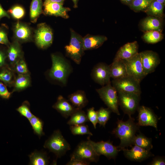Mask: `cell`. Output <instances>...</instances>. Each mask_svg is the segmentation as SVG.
Returning <instances> with one entry per match:
<instances>
[{
  "label": "cell",
  "instance_id": "1",
  "mask_svg": "<svg viewBox=\"0 0 165 165\" xmlns=\"http://www.w3.org/2000/svg\"><path fill=\"white\" fill-rule=\"evenodd\" d=\"M129 117V119L125 121L118 119L117 127L112 131V134L120 140V144L117 147L121 150L126 147L132 146L136 133L140 127L135 122L134 118L131 116Z\"/></svg>",
  "mask_w": 165,
  "mask_h": 165
},
{
  "label": "cell",
  "instance_id": "2",
  "mask_svg": "<svg viewBox=\"0 0 165 165\" xmlns=\"http://www.w3.org/2000/svg\"><path fill=\"white\" fill-rule=\"evenodd\" d=\"M51 58L52 66L49 76L52 79L65 85L71 72V66L64 58L61 56L53 54L51 55Z\"/></svg>",
  "mask_w": 165,
  "mask_h": 165
},
{
  "label": "cell",
  "instance_id": "3",
  "mask_svg": "<svg viewBox=\"0 0 165 165\" xmlns=\"http://www.w3.org/2000/svg\"><path fill=\"white\" fill-rule=\"evenodd\" d=\"M45 148L53 153L57 158H60L71 149L70 145L64 138L59 130H55L45 142Z\"/></svg>",
  "mask_w": 165,
  "mask_h": 165
},
{
  "label": "cell",
  "instance_id": "4",
  "mask_svg": "<svg viewBox=\"0 0 165 165\" xmlns=\"http://www.w3.org/2000/svg\"><path fill=\"white\" fill-rule=\"evenodd\" d=\"M69 43L65 47L67 56L77 64L80 63L85 50L83 38L73 30L70 29Z\"/></svg>",
  "mask_w": 165,
  "mask_h": 165
},
{
  "label": "cell",
  "instance_id": "5",
  "mask_svg": "<svg viewBox=\"0 0 165 165\" xmlns=\"http://www.w3.org/2000/svg\"><path fill=\"white\" fill-rule=\"evenodd\" d=\"M100 97L112 112L118 115L120 113L119 111V104L117 92L110 82L101 88L96 89Z\"/></svg>",
  "mask_w": 165,
  "mask_h": 165
},
{
  "label": "cell",
  "instance_id": "6",
  "mask_svg": "<svg viewBox=\"0 0 165 165\" xmlns=\"http://www.w3.org/2000/svg\"><path fill=\"white\" fill-rule=\"evenodd\" d=\"M118 104L124 114L131 116L139 106L140 95L131 93L117 92Z\"/></svg>",
  "mask_w": 165,
  "mask_h": 165
},
{
  "label": "cell",
  "instance_id": "7",
  "mask_svg": "<svg viewBox=\"0 0 165 165\" xmlns=\"http://www.w3.org/2000/svg\"><path fill=\"white\" fill-rule=\"evenodd\" d=\"M140 82L128 75L113 79L112 81V86L117 92L131 93L139 95L141 93Z\"/></svg>",
  "mask_w": 165,
  "mask_h": 165
},
{
  "label": "cell",
  "instance_id": "8",
  "mask_svg": "<svg viewBox=\"0 0 165 165\" xmlns=\"http://www.w3.org/2000/svg\"><path fill=\"white\" fill-rule=\"evenodd\" d=\"M100 156L95 152L87 140L81 142L78 145L71 157L90 163L92 162H97Z\"/></svg>",
  "mask_w": 165,
  "mask_h": 165
},
{
  "label": "cell",
  "instance_id": "9",
  "mask_svg": "<svg viewBox=\"0 0 165 165\" xmlns=\"http://www.w3.org/2000/svg\"><path fill=\"white\" fill-rule=\"evenodd\" d=\"M34 38L35 43L38 47L42 49H46L52 43V31L45 23L39 24L35 31Z\"/></svg>",
  "mask_w": 165,
  "mask_h": 165
},
{
  "label": "cell",
  "instance_id": "10",
  "mask_svg": "<svg viewBox=\"0 0 165 165\" xmlns=\"http://www.w3.org/2000/svg\"><path fill=\"white\" fill-rule=\"evenodd\" d=\"M87 140L98 155H103L109 159H115L121 150L117 146L114 145L110 141L95 142L91 140L89 137L88 138Z\"/></svg>",
  "mask_w": 165,
  "mask_h": 165
},
{
  "label": "cell",
  "instance_id": "11",
  "mask_svg": "<svg viewBox=\"0 0 165 165\" xmlns=\"http://www.w3.org/2000/svg\"><path fill=\"white\" fill-rule=\"evenodd\" d=\"M124 61L128 75L140 82L146 76L143 71L140 53H138L131 58Z\"/></svg>",
  "mask_w": 165,
  "mask_h": 165
},
{
  "label": "cell",
  "instance_id": "12",
  "mask_svg": "<svg viewBox=\"0 0 165 165\" xmlns=\"http://www.w3.org/2000/svg\"><path fill=\"white\" fill-rule=\"evenodd\" d=\"M138 124L139 126H152L157 130L158 118L150 108L144 106H139L137 110Z\"/></svg>",
  "mask_w": 165,
  "mask_h": 165
},
{
  "label": "cell",
  "instance_id": "13",
  "mask_svg": "<svg viewBox=\"0 0 165 165\" xmlns=\"http://www.w3.org/2000/svg\"><path fill=\"white\" fill-rule=\"evenodd\" d=\"M91 76L95 82L103 86L111 82L110 65L103 63L97 64L92 69Z\"/></svg>",
  "mask_w": 165,
  "mask_h": 165
},
{
  "label": "cell",
  "instance_id": "14",
  "mask_svg": "<svg viewBox=\"0 0 165 165\" xmlns=\"http://www.w3.org/2000/svg\"><path fill=\"white\" fill-rule=\"evenodd\" d=\"M140 53L143 71L146 76L155 71L160 60L157 54L152 51L147 50Z\"/></svg>",
  "mask_w": 165,
  "mask_h": 165
},
{
  "label": "cell",
  "instance_id": "15",
  "mask_svg": "<svg viewBox=\"0 0 165 165\" xmlns=\"http://www.w3.org/2000/svg\"><path fill=\"white\" fill-rule=\"evenodd\" d=\"M122 150L126 157L133 161L141 162L154 156L150 150L134 145L130 149L124 148Z\"/></svg>",
  "mask_w": 165,
  "mask_h": 165
},
{
  "label": "cell",
  "instance_id": "16",
  "mask_svg": "<svg viewBox=\"0 0 165 165\" xmlns=\"http://www.w3.org/2000/svg\"><path fill=\"white\" fill-rule=\"evenodd\" d=\"M13 31L15 40L19 42H27L32 39V29L26 23L18 21L13 26Z\"/></svg>",
  "mask_w": 165,
  "mask_h": 165
},
{
  "label": "cell",
  "instance_id": "17",
  "mask_svg": "<svg viewBox=\"0 0 165 165\" xmlns=\"http://www.w3.org/2000/svg\"><path fill=\"white\" fill-rule=\"evenodd\" d=\"M44 9L42 13L45 15L60 16L64 19H68V14L71 9L64 7L63 4L56 2H50L43 5Z\"/></svg>",
  "mask_w": 165,
  "mask_h": 165
},
{
  "label": "cell",
  "instance_id": "18",
  "mask_svg": "<svg viewBox=\"0 0 165 165\" xmlns=\"http://www.w3.org/2000/svg\"><path fill=\"white\" fill-rule=\"evenodd\" d=\"M53 108L65 118L70 116L79 109L74 107L68 100L61 95L57 97V101L53 105Z\"/></svg>",
  "mask_w": 165,
  "mask_h": 165
},
{
  "label": "cell",
  "instance_id": "19",
  "mask_svg": "<svg viewBox=\"0 0 165 165\" xmlns=\"http://www.w3.org/2000/svg\"><path fill=\"white\" fill-rule=\"evenodd\" d=\"M138 45L137 42L127 43L119 48L114 60L128 59L138 53Z\"/></svg>",
  "mask_w": 165,
  "mask_h": 165
},
{
  "label": "cell",
  "instance_id": "20",
  "mask_svg": "<svg viewBox=\"0 0 165 165\" xmlns=\"http://www.w3.org/2000/svg\"><path fill=\"white\" fill-rule=\"evenodd\" d=\"M7 55L10 64L14 67L16 63L23 58V53L19 42L15 40L10 43L8 46Z\"/></svg>",
  "mask_w": 165,
  "mask_h": 165
},
{
  "label": "cell",
  "instance_id": "21",
  "mask_svg": "<svg viewBox=\"0 0 165 165\" xmlns=\"http://www.w3.org/2000/svg\"><path fill=\"white\" fill-rule=\"evenodd\" d=\"M107 39L104 36L87 35L83 38L84 50L85 51L97 49Z\"/></svg>",
  "mask_w": 165,
  "mask_h": 165
},
{
  "label": "cell",
  "instance_id": "22",
  "mask_svg": "<svg viewBox=\"0 0 165 165\" xmlns=\"http://www.w3.org/2000/svg\"><path fill=\"white\" fill-rule=\"evenodd\" d=\"M110 66L111 77L113 79H118L128 75L124 60H114Z\"/></svg>",
  "mask_w": 165,
  "mask_h": 165
},
{
  "label": "cell",
  "instance_id": "23",
  "mask_svg": "<svg viewBox=\"0 0 165 165\" xmlns=\"http://www.w3.org/2000/svg\"><path fill=\"white\" fill-rule=\"evenodd\" d=\"M68 101L75 108L82 109L88 104V100L85 92L78 90L68 96Z\"/></svg>",
  "mask_w": 165,
  "mask_h": 165
},
{
  "label": "cell",
  "instance_id": "24",
  "mask_svg": "<svg viewBox=\"0 0 165 165\" xmlns=\"http://www.w3.org/2000/svg\"><path fill=\"white\" fill-rule=\"evenodd\" d=\"M28 156L30 159L29 165H46L49 163V159L46 152L35 150Z\"/></svg>",
  "mask_w": 165,
  "mask_h": 165
},
{
  "label": "cell",
  "instance_id": "25",
  "mask_svg": "<svg viewBox=\"0 0 165 165\" xmlns=\"http://www.w3.org/2000/svg\"><path fill=\"white\" fill-rule=\"evenodd\" d=\"M70 116L67 123V124L70 125L85 124L89 121L87 114L82 109H78Z\"/></svg>",
  "mask_w": 165,
  "mask_h": 165
},
{
  "label": "cell",
  "instance_id": "26",
  "mask_svg": "<svg viewBox=\"0 0 165 165\" xmlns=\"http://www.w3.org/2000/svg\"><path fill=\"white\" fill-rule=\"evenodd\" d=\"M43 5L42 0H32L30 10V17L31 22H36L38 18L42 13Z\"/></svg>",
  "mask_w": 165,
  "mask_h": 165
},
{
  "label": "cell",
  "instance_id": "27",
  "mask_svg": "<svg viewBox=\"0 0 165 165\" xmlns=\"http://www.w3.org/2000/svg\"><path fill=\"white\" fill-rule=\"evenodd\" d=\"M133 145H137L148 150H150L153 147L152 139L141 133L136 135L133 140Z\"/></svg>",
  "mask_w": 165,
  "mask_h": 165
},
{
  "label": "cell",
  "instance_id": "28",
  "mask_svg": "<svg viewBox=\"0 0 165 165\" xmlns=\"http://www.w3.org/2000/svg\"><path fill=\"white\" fill-rule=\"evenodd\" d=\"M143 29L147 31H159L161 27L160 20L156 18L149 17L144 19L141 23Z\"/></svg>",
  "mask_w": 165,
  "mask_h": 165
},
{
  "label": "cell",
  "instance_id": "29",
  "mask_svg": "<svg viewBox=\"0 0 165 165\" xmlns=\"http://www.w3.org/2000/svg\"><path fill=\"white\" fill-rule=\"evenodd\" d=\"M31 83V79L28 74L18 75L16 78L14 84V91H19L29 86Z\"/></svg>",
  "mask_w": 165,
  "mask_h": 165
},
{
  "label": "cell",
  "instance_id": "30",
  "mask_svg": "<svg viewBox=\"0 0 165 165\" xmlns=\"http://www.w3.org/2000/svg\"><path fill=\"white\" fill-rule=\"evenodd\" d=\"M28 120L35 134L40 138L45 135L43 131L44 123L42 119L34 115Z\"/></svg>",
  "mask_w": 165,
  "mask_h": 165
},
{
  "label": "cell",
  "instance_id": "31",
  "mask_svg": "<svg viewBox=\"0 0 165 165\" xmlns=\"http://www.w3.org/2000/svg\"><path fill=\"white\" fill-rule=\"evenodd\" d=\"M16 78L13 72L10 69H4L0 71V80L7 85H13Z\"/></svg>",
  "mask_w": 165,
  "mask_h": 165
},
{
  "label": "cell",
  "instance_id": "32",
  "mask_svg": "<svg viewBox=\"0 0 165 165\" xmlns=\"http://www.w3.org/2000/svg\"><path fill=\"white\" fill-rule=\"evenodd\" d=\"M163 5L155 0H152L147 8V11L152 15L161 16L163 14Z\"/></svg>",
  "mask_w": 165,
  "mask_h": 165
},
{
  "label": "cell",
  "instance_id": "33",
  "mask_svg": "<svg viewBox=\"0 0 165 165\" xmlns=\"http://www.w3.org/2000/svg\"><path fill=\"white\" fill-rule=\"evenodd\" d=\"M145 40L149 43H155L160 41L163 35L159 31H147L143 36Z\"/></svg>",
  "mask_w": 165,
  "mask_h": 165
},
{
  "label": "cell",
  "instance_id": "34",
  "mask_svg": "<svg viewBox=\"0 0 165 165\" xmlns=\"http://www.w3.org/2000/svg\"><path fill=\"white\" fill-rule=\"evenodd\" d=\"M97 123L100 126L105 127L106 124L109 119L111 111L108 108L101 107L97 111Z\"/></svg>",
  "mask_w": 165,
  "mask_h": 165
},
{
  "label": "cell",
  "instance_id": "35",
  "mask_svg": "<svg viewBox=\"0 0 165 165\" xmlns=\"http://www.w3.org/2000/svg\"><path fill=\"white\" fill-rule=\"evenodd\" d=\"M70 129L74 135H93L89 130L88 126L84 124L70 125Z\"/></svg>",
  "mask_w": 165,
  "mask_h": 165
},
{
  "label": "cell",
  "instance_id": "36",
  "mask_svg": "<svg viewBox=\"0 0 165 165\" xmlns=\"http://www.w3.org/2000/svg\"><path fill=\"white\" fill-rule=\"evenodd\" d=\"M7 12L10 16L17 20L22 18L25 14L24 9L22 6L19 5L12 7Z\"/></svg>",
  "mask_w": 165,
  "mask_h": 165
},
{
  "label": "cell",
  "instance_id": "37",
  "mask_svg": "<svg viewBox=\"0 0 165 165\" xmlns=\"http://www.w3.org/2000/svg\"><path fill=\"white\" fill-rule=\"evenodd\" d=\"M16 110L21 116H23L28 120L34 115L31 112L30 109V105L28 101H25L22 105L16 109Z\"/></svg>",
  "mask_w": 165,
  "mask_h": 165
},
{
  "label": "cell",
  "instance_id": "38",
  "mask_svg": "<svg viewBox=\"0 0 165 165\" xmlns=\"http://www.w3.org/2000/svg\"><path fill=\"white\" fill-rule=\"evenodd\" d=\"M152 0H133L131 7L137 11L142 10L147 8Z\"/></svg>",
  "mask_w": 165,
  "mask_h": 165
},
{
  "label": "cell",
  "instance_id": "39",
  "mask_svg": "<svg viewBox=\"0 0 165 165\" xmlns=\"http://www.w3.org/2000/svg\"><path fill=\"white\" fill-rule=\"evenodd\" d=\"M14 68L18 75L28 74V70L26 64L23 58L16 63Z\"/></svg>",
  "mask_w": 165,
  "mask_h": 165
},
{
  "label": "cell",
  "instance_id": "40",
  "mask_svg": "<svg viewBox=\"0 0 165 165\" xmlns=\"http://www.w3.org/2000/svg\"><path fill=\"white\" fill-rule=\"evenodd\" d=\"M87 116L89 121L93 124L95 129L96 128L97 123V111L94 110V108L92 107L87 110Z\"/></svg>",
  "mask_w": 165,
  "mask_h": 165
},
{
  "label": "cell",
  "instance_id": "41",
  "mask_svg": "<svg viewBox=\"0 0 165 165\" xmlns=\"http://www.w3.org/2000/svg\"><path fill=\"white\" fill-rule=\"evenodd\" d=\"M0 44L8 47L10 44L8 37L7 33L5 29L0 27Z\"/></svg>",
  "mask_w": 165,
  "mask_h": 165
},
{
  "label": "cell",
  "instance_id": "42",
  "mask_svg": "<svg viewBox=\"0 0 165 165\" xmlns=\"http://www.w3.org/2000/svg\"><path fill=\"white\" fill-rule=\"evenodd\" d=\"M11 94V93L8 91L6 86L0 82V96L8 99L10 97Z\"/></svg>",
  "mask_w": 165,
  "mask_h": 165
},
{
  "label": "cell",
  "instance_id": "43",
  "mask_svg": "<svg viewBox=\"0 0 165 165\" xmlns=\"http://www.w3.org/2000/svg\"><path fill=\"white\" fill-rule=\"evenodd\" d=\"M90 163L79 159L71 158L67 165H88Z\"/></svg>",
  "mask_w": 165,
  "mask_h": 165
},
{
  "label": "cell",
  "instance_id": "44",
  "mask_svg": "<svg viewBox=\"0 0 165 165\" xmlns=\"http://www.w3.org/2000/svg\"><path fill=\"white\" fill-rule=\"evenodd\" d=\"M151 165H164L165 159L163 157L156 156L154 157L149 164Z\"/></svg>",
  "mask_w": 165,
  "mask_h": 165
},
{
  "label": "cell",
  "instance_id": "45",
  "mask_svg": "<svg viewBox=\"0 0 165 165\" xmlns=\"http://www.w3.org/2000/svg\"><path fill=\"white\" fill-rule=\"evenodd\" d=\"M7 58V52L5 53L3 50L0 49V67L5 65Z\"/></svg>",
  "mask_w": 165,
  "mask_h": 165
},
{
  "label": "cell",
  "instance_id": "46",
  "mask_svg": "<svg viewBox=\"0 0 165 165\" xmlns=\"http://www.w3.org/2000/svg\"><path fill=\"white\" fill-rule=\"evenodd\" d=\"M4 17H6L9 18L10 16L7 12L5 10L2 8L0 3V20Z\"/></svg>",
  "mask_w": 165,
  "mask_h": 165
},
{
  "label": "cell",
  "instance_id": "47",
  "mask_svg": "<svg viewBox=\"0 0 165 165\" xmlns=\"http://www.w3.org/2000/svg\"><path fill=\"white\" fill-rule=\"evenodd\" d=\"M65 0H45L43 5L50 2H56L63 4Z\"/></svg>",
  "mask_w": 165,
  "mask_h": 165
},
{
  "label": "cell",
  "instance_id": "48",
  "mask_svg": "<svg viewBox=\"0 0 165 165\" xmlns=\"http://www.w3.org/2000/svg\"><path fill=\"white\" fill-rule=\"evenodd\" d=\"M74 3V7L75 8L78 7V0H72Z\"/></svg>",
  "mask_w": 165,
  "mask_h": 165
},
{
  "label": "cell",
  "instance_id": "49",
  "mask_svg": "<svg viewBox=\"0 0 165 165\" xmlns=\"http://www.w3.org/2000/svg\"><path fill=\"white\" fill-rule=\"evenodd\" d=\"M155 0L160 3H161L163 5L164 4L165 0Z\"/></svg>",
  "mask_w": 165,
  "mask_h": 165
},
{
  "label": "cell",
  "instance_id": "50",
  "mask_svg": "<svg viewBox=\"0 0 165 165\" xmlns=\"http://www.w3.org/2000/svg\"><path fill=\"white\" fill-rule=\"evenodd\" d=\"M122 1L126 3H129L132 0H121Z\"/></svg>",
  "mask_w": 165,
  "mask_h": 165
}]
</instances>
